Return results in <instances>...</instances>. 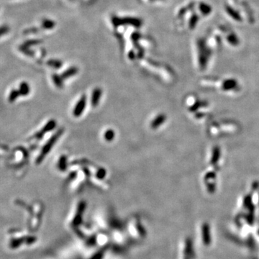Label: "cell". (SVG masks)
Here are the masks:
<instances>
[{"instance_id": "cell-1", "label": "cell", "mask_w": 259, "mask_h": 259, "mask_svg": "<svg viewBox=\"0 0 259 259\" xmlns=\"http://www.w3.org/2000/svg\"><path fill=\"white\" fill-rule=\"evenodd\" d=\"M56 140H57V135H55L52 137V138L50 140V141L48 142L47 144H46V146L43 147V151H42L41 153L40 154L39 157L38 158V159H37V163H40L42 161V160L43 159L46 154H47L49 152V151H50V148H52L53 144L55 143V141H56Z\"/></svg>"}, {"instance_id": "cell-2", "label": "cell", "mask_w": 259, "mask_h": 259, "mask_svg": "<svg viewBox=\"0 0 259 259\" xmlns=\"http://www.w3.org/2000/svg\"><path fill=\"white\" fill-rule=\"evenodd\" d=\"M86 106V98L83 97L76 104L75 108L74 109V115L75 117H79L83 113L84 109Z\"/></svg>"}, {"instance_id": "cell-3", "label": "cell", "mask_w": 259, "mask_h": 259, "mask_svg": "<svg viewBox=\"0 0 259 259\" xmlns=\"http://www.w3.org/2000/svg\"><path fill=\"white\" fill-rule=\"evenodd\" d=\"M203 241L206 245H209L210 242V233H209V226L204 225L202 228Z\"/></svg>"}, {"instance_id": "cell-4", "label": "cell", "mask_w": 259, "mask_h": 259, "mask_svg": "<svg viewBox=\"0 0 259 259\" xmlns=\"http://www.w3.org/2000/svg\"><path fill=\"white\" fill-rule=\"evenodd\" d=\"M102 92L99 89H96L92 94V104L93 106H97L101 97Z\"/></svg>"}, {"instance_id": "cell-5", "label": "cell", "mask_w": 259, "mask_h": 259, "mask_svg": "<svg viewBox=\"0 0 259 259\" xmlns=\"http://www.w3.org/2000/svg\"><path fill=\"white\" fill-rule=\"evenodd\" d=\"M54 127H55V122H53V121H50V122H49L48 124L45 126V127L42 130L41 132H39L36 135V137L38 139L41 138L44 133H46V132L49 131V130H53V128H54Z\"/></svg>"}, {"instance_id": "cell-6", "label": "cell", "mask_w": 259, "mask_h": 259, "mask_svg": "<svg viewBox=\"0 0 259 259\" xmlns=\"http://www.w3.org/2000/svg\"><path fill=\"white\" fill-rule=\"evenodd\" d=\"M165 116L163 115H160L159 116H158L157 118H156L155 120L153 121L152 124H151V126H152L153 128H157L158 126H160L161 124H163V122H164L165 120Z\"/></svg>"}, {"instance_id": "cell-7", "label": "cell", "mask_w": 259, "mask_h": 259, "mask_svg": "<svg viewBox=\"0 0 259 259\" xmlns=\"http://www.w3.org/2000/svg\"><path fill=\"white\" fill-rule=\"evenodd\" d=\"M19 92H20V94L21 95H23V96H26V95L28 94L29 92H30V87H29L28 84L25 82H23L21 84L20 86Z\"/></svg>"}, {"instance_id": "cell-8", "label": "cell", "mask_w": 259, "mask_h": 259, "mask_svg": "<svg viewBox=\"0 0 259 259\" xmlns=\"http://www.w3.org/2000/svg\"><path fill=\"white\" fill-rule=\"evenodd\" d=\"M20 92L17 90H15L14 89L12 91L10 94V96H9V102H13L14 101H15L16 99H17V97H19L20 95Z\"/></svg>"}, {"instance_id": "cell-9", "label": "cell", "mask_w": 259, "mask_h": 259, "mask_svg": "<svg viewBox=\"0 0 259 259\" xmlns=\"http://www.w3.org/2000/svg\"><path fill=\"white\" fill-rule=\"evenodd\" d=\"M104 137H105V139L107 141H110L112 140H113L114 137H115V133L112 130H108L106 131L105 134H104Z\"/></svg>"}]
</instances>
